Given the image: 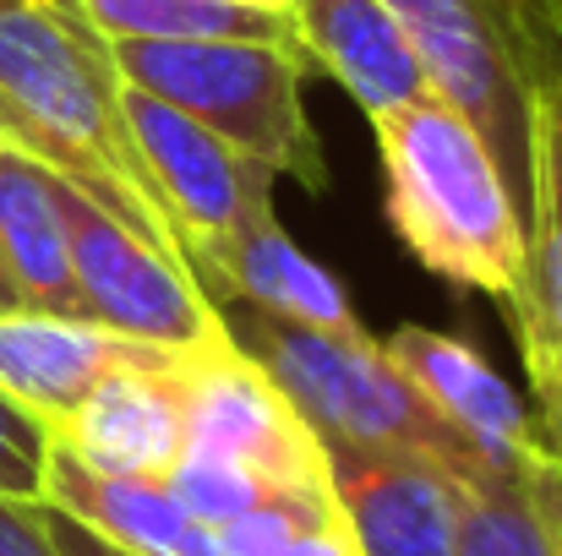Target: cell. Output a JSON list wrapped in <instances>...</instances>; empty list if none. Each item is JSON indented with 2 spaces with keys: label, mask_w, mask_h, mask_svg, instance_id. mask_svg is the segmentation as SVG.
Returning a JSON list of instances; mask_svg holds the SVG:
<instances>
[{
  "label": "cell",
  "mask_w": 562,
  "mask_h": 556,
  "mask_svg": "<svg viewBox=\"0 0 562 556\" xmlns=\"http://www.w3.org/2000/svg\"><path fill=\"white\" fill-rule=\"evenodd\" d=\"M165 486L181 497V508L191 519H202L207 530H229L246 513H257L262 502H273L279 491H301V486H273V480H262L251 469L202 458V453H181V464L165 475Z\"/></svg>",
  "instance_id": "cell-19"
},
{
  "label": "cell",
  "mask_w": 562,
  "mask_h": 556,
  "mask_svg": "<svg viewBox=\"0 0 562 556\" xmlns=\"http://www.w3.org/2000/svg\"><path fill=\"white\" fill-rule=\"evenodd\" d=\"M187 361L170 366H132L104 376L82 409L55 425V442L77 453L88 469L165 480L187 453Z\"/></svg>",
  "instance_id": "cell-11"
},
{
  "label": "cell",
  "mask_w": 562,
  "mask_h": 556,
  "mask_svg": "<svg viewBox=\"0 0 562 556\" xmlns=\"http://www.w3.org/2000/svg\"><path fill=\"white\" fill-rule=\"evenodd\" d=\"M525 366L562 355V88L536 110V191H530V273L508 306Z\"/></svg>",
  "instance_id": "cell-17"
},
{
  "label": "cell",
  "mask_w": 562,
  "mask_h": 556,
  "mask_svg": "<svg viewBox=\"0 0 562 556\" xmlns=\"http://www.w3.org/2000/svg\"><path fill=\"white\" fill-rule=\"evenodd\" d=\"M0 257L16 284L22 311L88 322L55 170L38 164L33 154H22L16 143H0Z\"/></svg>",
  "instance_id": "cell-16"
},
{
  "label": "cell",
  "mask_w": 562,
  "mask_h": 556,
  "mask_svg": "<svg viewBox=\"0 0 562 556\" xmlns=\"http://www.w3.org/2000/svg\"><path fill=\"white\" fill-rule=\"evenodd\" d=\"M176 350L110 333L99 322L44 317V311H0V393H11L22 409H33L49 431L66 425L82 398L132 366H170Z\"/></svg>",
  "instance_id": "cell-10"
},
{
  "label": "cell",
  "mask_w": 562,
  "mask_h": 556,
  "mask_svg": "<svg viewBox=\"0 0 562 556\" xmlns=\"http://www.w3.org/2000/svg\"><path fill=\"white\" fill-rule=\"evenodd\" d=\"M55 191H60L71 268H77L88 322L143 339V344H159V350H176V355H202V350L229 344L224 317L207 306V295L191 284L181 262H170L159 246L132 235L121 218H110L71 181L55 175Z\"/></svg>",
  "instance_id": "cell-6"
},
{
  "label": "cell",
  "mask_w": 562,
  "mask_h": 556,
  "mask_svg": "<svg viewBox=\"0 0 562 556\" xmlns=\"http://www.w3.org/2000/svg\"><path fill=\"white\" fill-rule=\"evenodd\" d=\"M49 447H55V431L33 409H22L11 393H0V497L38 502Z\"/></svg>",
  "instance_id": "cell-20"
},
{
  "label": "cell",
  "mask_w": 562,
  "mask_h": 556,
  "mask_svg": "<svg viewBox=\"0 0 562 556\" xmlns=\"http://www.w3.org/2000/svg\"><path fill=\"white\" fill-rule=\"evenodd\" d=\"M257 306L268 317L284 322H306V328H328V333H361V317L345 295V284L312 262L284 229L279 218H262L257 229H246L240 240H229L213 262H207V306Z\"/></svg>",
  "instance_id": "cell-15"
},
{
  "label": "cell",
  "mask_w": 562,
  "mask_h": 556,
  "mask_svg": "<svg viewBox=\"0 0 562 556\" xmlns=\"http://www.w3.org/2000/svg\"><path fill=\"white\" fill-rule=\"evenodd\" d=\"M290 22L312 66L328 71L372 121L431 99L426 60L382 0H295Z\"/></svg>",
  "instance_id": "cell-13"
},
{
  "label": "cell",
  "mask_w": 562,
  "mask_h": 556,
  "mask_svg": "<svg viewBox=\"0 0 562 556\" xmlns=\"http://www.w3.org/2000/svg\"><path fill=\"white\" fill-rule=\"evenodd\" d=\"M372 126L398 240L431 273L486 290L508 311L530 273V229L481 132L437 93L376 115Z\"/></svg>",
  "instance_id": "cell-2"
},
{
  "label": "cell",
  "mask_w": 562,
  "mask_h": 556,
  "mask_svg": "<svg viewBox=\"0 0 562 556\" xmlns=\"http://www.w3.org/2000/svg\"><path fill=\"white\" fill-rule=\"evenodd\" d=\"M0 311H22V300H16V284H11V273H5V257H0Z\"/></svg>",
  "instance_id": "cell-24"
},
{
  "label": "cell",
  "mask_w": 562,
  "mask_h": 556,
  "mask_svg": "<svg viewBox=\"0 0 562 556\" xmlns=\"http://www.w3.org/2000/svg\"><path fill=\"white\" fill-rule=\"evenodd\" d=\"M99 38H251V44H295L290 11H262L240 0H71Z\"/></svg>",
  "instance_id": "cell-18"
},
{
  "label": "cell",
  "mask_w": 562,
  "mask_h": 556,
  "mask_svg": "<svg viewBox=\"0 0 562 556\" xmlns=\"http://www.w3.org/2000/svg\"><path fill=\"white\" fill-rule=\"evenodd\" d=\"M49 535H55L60 556H132V552H121V546H110V541H99L93 530L71 524V519H66V513H55V508H49Z\"/></svg>",
  "instance_id": "cell-23"
},
{
  "label": "cell",
  "mask_w": 562,
  "mask_h": 556,
  "mask_svg": "<svg viewBox=\"0 0 562 556\" xmlns=\"http://www.w3.org/2000/svg\"><path fill=\"white\" fill-rule=\"evenodd\" d=\"M530 387H536V409H541V420H536L541 447H547V458L562 469V355L536 361V366H530Z\"/></svg>",
  "instance_id": "cell-22"
},
{
  "label": "cell",
  "mask_w": 562,
  "mask_h": 556,
  "mask_svg": "<svg viewBox=\"0 0 562 556\" xmlns=\"http://www.w3.org/2000/svg\"><path fill=\"white\" fill-rule=\"evenodd\" d=\"M426 60L431 93L492 148L530 229L536 110L562 88V0H382Z\"/></svg>",
  "instance_id": "cell-3"
},
{
  "label": "cell",
  "mask_w": 562,
  "mask_h": 556,
  "mask_svg": "<svg viewBox=\"0 0 562 556\" xmlns=\"http://www.w3.org/2000/svg\"><path fill=\"white\" fill-rule=\"evenodd\" d=\"M121 82L176 104L273 175L328 191L323 143L306 121V77L317 71L301 44L251 38H121L110 44Z\"/></svg>",
  "instance_id": "cell-5"
},
{
  "label": "cell",
  "mask_w": 562,
  "mask_h": 556,
  "mask_svg": "<svg viewBox=\"0 0 562 556\" xmlns=\"http://www.w3.org/2000/svg\"><path fill=\"white\" fill-rule=\"evenodd\" d=\"M187 453L251 469L273 486H328L323 436L301 420L284 387L235 350H202L187 361Z\"/></svg>",
  "instance_id": "cell-8"
},
{
  "label": "cell",
  "mask_w": 562,
  "mask_h": 556,
  "mask_svg": "<svg viewBox=\"0 0 562 556\" xmlns=\"http://www.w3.org/2000/svg\"><path fill=\"white\" fill-rule=\"evenodd\" d=\"M38 502L132 556H224L218 530L191 519L165 480H132V475L88 469L60 442L49 447Z\"/></svg>",
  "instance_id": "cell-14"
},
{
  "label": "cell",
  "mask_w": 562,
  "mask_h": 556,
  "mask_svg": "<svg viewBox=\"0 0 562 556\" xmlns=\"http://www.w3.org/2000/svg\"><path fill=\"white\" fill-rule=\"evenodd\" d=\"M334 502L361 556H459L464 480L420 453L323 442Z\"/></svg>",
  "instance_id": "cell-9"
},
{
  "label": "cell",
  "mask_w": 562,
  "mask_h": 556,
  "mask_svg": "<svg viewBox=\"0 0 562 556\" xmlns=\"http://www.w3.org/2000/svg\"><path fill=\"white\" fill-rule=\"evenodd\" d=\"M0 143H16L49 164L110 218L187 268L170 202L121 115L110 38H99L71 0H0Z\"/></svg>",
  "instance_id": "cell-1"
},
{
  "label": "cell",
  "mask_w": 562,
  "mask_h": 556,
  "mask_svg": "<svg viewBox=\"0 0 562 556\" xmlns=\"http://www.w3.org/2000/svg\"><path fill=\"white\" fill-rule=\"evenodd\" d=\"M382 355L393 371L437 409L448 415L486 458L497 464H519V458H541V431L530 420V409L519 404V393L486 366L470 344L431 333V328H398L382 339Z\"/></svg>",
  "instance_id": "cell-12"
},
{
  "label": "cell",
  "mask_w": 562,
  "mask_h": 556,
  "mask_svg": "<svg viewBox=\"0 0 562 556\" xmlns=\"http://www.w3.org/2000/svg\"><path fill=\"white\" fill-rule=\"evenodd\" d=\"M121 115L132 126L137 154L148 159L154 181L170 202L187 268L196 290L207 295V262L240 240L246 229H257L273 213V170L257 164L251 154H240L235 143H224L218 132H207L202 121L181 115L176 104L121 82Z\"/></svg>",
  "instance_id": "cell-7"
},
{
  "label": "cell",
  "mask_w": 562,
  "mask_h": 556,
  "mask_svg": "<svg viewBox=\"0 0 562 556\" xmlns=\"http://www.w3.org/2000/svg\"><path fill=\"white\" fill-rule=\"evenodd\" d=\"M0 556H60L55 535H49V508L44 502L0 497Z\"/></svg>",
  "instance_id": "cell-21"
},
{
  "label": "cell",
  "mask_w": 562,
  "mask_h": 556,
  "mask_svg": "<svg viewBox=\"0 0 562 556\" xmlns=\"http://www.w3.org/2000/svg\"><path fill=\"white\" fill-rule=\"evenodd\" d=\"M240 5H262V11H290L295 0H240Z\"/></svg>",
  "instance_id": "cell-25"
},
{
  "label": "cell",
  "mask_w": 562,
  "mask_h": 556,
  "mask_svg": "<svg viewBox=\"0 0 562 556\" xmlns=\"http://www.w3.org/2000/svg\"><path fill=\"white\" fill-rule=\"evenodd\" d=\"M224 333L235 339L240 355H251L268 371L284 398L301 409V420L323 442H356V447H393V453H420L475 486L497 458H486L448 415H437L382 355V339L361 333H328L306 322L268 317L257 306H218Z\"/></svg>",
  "instance_id": "cell-4"
}]
</instances>
